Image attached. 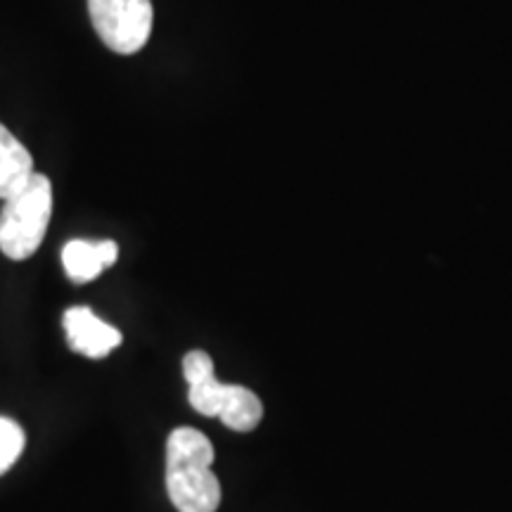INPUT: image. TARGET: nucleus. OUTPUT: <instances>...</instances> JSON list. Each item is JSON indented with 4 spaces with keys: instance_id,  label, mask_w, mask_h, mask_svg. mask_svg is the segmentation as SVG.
<instances>
[{
    "instance_id": "obj_1",
    "label": "nucleus",
    "mask_w": 512,
    "mask_h": 512,
    "mask_svg": "<svg viewBox=\"0 0 512 512\" xmlns=\"http://www.w3.org/2000/svg\"><path fill=\"white\" fill-rule=\"evenodd\" d=\"M214 444L195 427H176L166 439V491L178 512H216L221 482L211 472Z\"/></svg>"
},
{
    "instance_id": "obj_4",
    "label": "nucleus",
    "mask_w": 512,
    "mask_h": 512,
    "mask_svg": "<svg viewBox=\"0 0 512 512\" xmlns=\"http://www.w3.org/2000/svg\"><path fill=\"white\" fill-rule=\"evenodd\" d=\"M62 328L67 335L69 349L91 358V361L107 358L114 349L121 347V339H124L114 325L95 316L88 306H72V309L64 311Z\"/></svg>"
},
{
    "instance_id": "obj_3",
    "label": "nucleus",
    "mask_w": 512,
    "mask_h": 512,
    "mask_svg": "<svg viewBox=\"0 0 512 512\" xmlns=\"http://www.w3.org/2000/svg\"><path fill=\"white\" fill-rule=\"evenodd\" d=\"M88 12L102 43L119 55L143 50L152 34V0H88Z\"/></svg>"
},
{
    "instance_id": "obj_5",
    "label": "nucleus",
    "mask_w": 512,
    "mask_h": 512,
    "mask_svg": "<svg viewBox=\"0 0 512 512\" xmlns=\"http://www.w3.org/2000/svg\"><path fill=\"white\" fill-rule=\"evenodd\" d=\"M183 375L188 382V401L204 418H219L228 384H223L214 373V361L207 351H190L183 358Z\"/></svg>"
},
{
    "instance_id": "obj_7",
    "label": "nucleus",
    "mask_w": 512,
    "mask_h": 512,
    "mask_svg": "<svg viewBox=\"0 0 512 512\" xmlns=\"http://www.w3.org/2000/svg\"><path fill=\"white\" fill-rule=\"evenodd\" d=\"M34 174V159L27 147L0 124V200L15 195Z\"/></svg>"
},
{
    "instance_id": "obj_6",
    "label": "nucleus",
    "mask_w": 512,
    "mask_h": 512,
    "mask_svg": "<svg viewBox=\"0 0 512 512\" xmlns=\"http://www.w3.org/2000/svg\"><path fill=\"white\" fill-rule=\"evenodd\" d=\"M117 256L119 247L112 240H72L62 249V266L72 283L83 285L98 278L105 268L114 266Z\"/></svg>"
},
{
    "instance_id": "obj_2",
    "label": "nucleus",
    "mask_w": 512,
    "mask_h": 512,
    "mask_svg": "<svg viewBox=\"0 0 512 512\" xmlns=\"http://www.w3.org/2000/svg\"><path fill=\"white\" fill-rule=\"evenodd\" d=\"M53 216V185L50 178L34 174L15 195L5 200L0 214V252L12 261L34 256L48 233Z\"/></svg>"
},
{
    "instance_id": "obj_8",
    "label": "nucleus",
    "mask_w": 512,
    "mask_h": 512,
    "mask_svg": "<svg viewBox=\"0 0 512 512\" xmlns=\"http://www.w3.org/2000/svg\"><path fill=\"white\" fill-rule=\"evenodd\" d=\"M264 418V403L252 389L242 384H228L226 399H223L219 420L233 432H252Z\"/></svg>"
},
{
    "instance_id": "obj_9",
    "label": "nucleus",
    "mask_w": 512,
    "mask_h": 512,
    "mask_svg": "<svg viewBox=\"0 0 512 512\" xmlns=\"http://www.w3.org/2000/svg\"><path fill=\"white\" fill-rule=\"evenodd\" d=\"M24 446H27V434H24L22 425L0 415V477L17 463Z\"/></svg>"
}]
</instances>
